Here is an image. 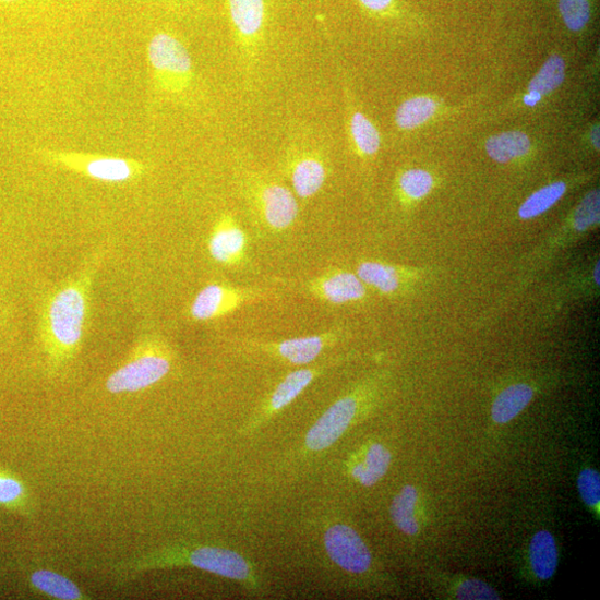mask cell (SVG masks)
I'll return each instance as SVG.
<instances>
[{"label":"cell","instance_id":"6da1fadb","mask_svg":"<svg viewBox=\"0 0 600 600\" xmlns=\"http://www.w3.org/2000/svg\"><path fill=\"white\" fill-rule=\"evenodd\" d=\"M103 256L93 257L77 276L57 288L45 303L39 337L50 374L64 370L81 349L93 279Z\"/></svg>","mask_w":600,"mask_h":600},{"label":"cell","instance_id":"7a4b0ae2","mask_svg":"<svg viewBox=\"0 0 600 600\" xmlns=\"http://www.w3.org/2000/svg\"><path fill=\"white\" fill-rule=\"evenodd\" d=\"M193 567L233 580L248 591L262 590L261 577L254 565L242 554L226 548L195 543H176L111 566L119 581L129 580L153 569Z\"/></svg>","mask_w":600,"mask_h":600},{"label":"cell","instance_id":"3957f363","mask_svg":"<svg viewBox=\"0 0 600 600\" xmlns=\"http://www.w3.org/2000/svg\"><path fill=\"white\" fill-rule=\"evenodd\" d=\"M147 59L154 93L170 100H184L196 85V72L187 45L168 32L149 40Z\"/></svg>","mask_w":600,"mask_h":600},{"label":"cell","instance_id":"277c9868","mask_svg":"<svg viewBox=\"0 0 600 600\" xmlns=\"http://www.w3.org/2000/svg\"><path fill=\"white\" fill-rule=\"evenodd\" d=\"M370 397L368 387H355L335 400L292 449L290 461L312 463L326 454L353 425Z\"/></svg>","mask_w":600,"mask_h":600},{"label":"cell","instance_id":"5b68a950","mask_svg":"<svg viewBox=\"0 0 600 600\" xmlns=\"http://www.w3.org/2000/svg\"><path fill=\"white\" fill-rule=\"evenodd\" d=\"M173 352L158 336H146L134 347L127 362L106 381L110 394H133L153 387L171 371Z\"/></svg>","mask_w":600,"mask_h":600},{"label":"cell","instance_id":"8992f818","mask_svg":"<svg viewBox=\"0 0 600 600\" xmlns=\"http://www.w3.org/2000/svg\"><path fill=\"white\" fill-rule=\"evenodd\" d=\"M39 156L48 164L64 168L106 184H125L143 178L148 166L134 158L110 155L40 149Z\"/></svg>","mask_w":600,"mask_h":600},{"label":"cell","instance_id":"52a82bcc","mask_svg":"<svg viewBox=\"0 0 600 600\" xmlns=\"http://www.w3.org/2000/svg\"><path fill=\"white\" fill-rule=\"evenodd\" d=\"M340 363L339 357H328L311 367L299 368L287 374L275 388L266 395L247 423L238 431L240 437L250 439L278 416L285 408L302 395L317 379Z\"/></svg>","mask_w":600,"mask_h":600},{"label":"cell","instance_id":"ba28073f","mask_svg":"<svg viewBox=\"0 0 600 600\" xmlns=\"http://www.w3.org/2000/svg\"><path fill=\"white\" fill-rule=\"evenodd\" d=\"M244 192L259 221L272 232H283L296 221L297 197L288 188L259 173L244 178Z\"/></svg>","mask_w":600,"mask_h":600},{"label":"cell","instance_id":"9c48e42d","mask_svg":"<svg viewBox=\"0 0 600 600\" xmlns=\"http://www.w3.org/2000/svg\"><path fill=\"white\" fill-rule=\"evenodd\" d=\"M343 337V329L333 328L277 341L243 339L238 340L236 346L244 352L267 356L284 365L303 368L314 364L323 353L339 344Z\"/></svg>","mask_w":600,"mask_h":600},{"label":"cell","instance_id":"30bf717a","mask_svg":"<svg viewBox=\"0 0 600 600\" xmlns=\"http://www.w3.org/2000/svg\"><path fill=\"white\" fill-rule=\"evenodd\" d=\"M322 547L335 567L349 575H365L373 567V556L362 536L350 525L331 519L322 521Z\"/></svg>","mask_w":600,"mask_h":600},{"label":"cell","instance_id":"8fae6325","mask_svg":"<svg viewBox=\"0 0 600 600\" xmlns=\"http://www.w3.org/2000/svg\"><path fill=\"white\" fill-rule=\"evenodd\" d=\"M233 37L249 69L254 68L265 45L267 0H227Z\"/></svg>","mask_w":600,"mask_h":600},{"label":"cell","instance_id":"7c38bea8","mask_svg":"<svg viewBox=\"0 0 600 600\" xmlns=\"http://www.w3.org/2000/svg\"><path fill=\"white\" fill-rule=\"evenodd\" d=\"M285 167L293 194L300 200L316 196L328 178L327 158L319 147L308 143L292 144L288 148Z\"/></svg>","mask_w":600,"mask_h":600},{"label":"cell","instance_id":"4fadbf2b","mask_svg":"<svg viewBox=\"0 0 600 600\" xmlns=\"http://www.w3.org/2000/svg\"><path fill=\"white\" fill-rule=\"evenodd\" d=\"M267 297L268 293L264 289L213 283L196 295L190 308V316L195 322L214 321Z\"/></svg>","mask_w":600,"mask_h":600},{"label":"cell","instance_id":"5bb4252c","mask_svg":"<svg viewBox=\"0 0 600 600\" xmlns=\"http://www.w3.org/2000/svg\"><path fill=\"white\" fill-rule=\"evenodd\" d=\"M310 295L328 305H346L359 302L367 296L365 284L357 274L341 269H328L304 283Z\"/></svg>","mask_w":600,"mask_h":600},{"label":"cell","instance_id":"9a60e30c","mask_svg":"<svg viewBox=\"0 0 600 600\" xmlns=\"http://www.w3.org/2000/svg\"><path fill=\"white\" fill-rule=\"evenodd\" d=\"M248 235L229 214H223L213 226L208 239L212 259L224 266H237L247 260Z\"/></svg>","mask_w":600,"mask_h":600},{"label":"cell","instance_id":"2e32d148","mask_svg":"<svg viewBox=\"0 0 600 600\" xmlns=\"http://www.w3.org/2000/svg\"><path fill=\"white\" fill-rule=\"evenodd\" d=\"M391 451L381 443H372L350 459L348 472L355 483L373 488L387 473L392 465Z\"/></svg>","mask_w":600,"mask_h":600},{"label":"cell","instance_id":"e0dca14e","mask_svg":"<svg viewBox=\"0 0 600 600\" xmlns=\"http://www.w3.org/2000/svg\"><path fill=\"white\" fill-rule=\"evenodd\" d=\"M0 507L25 517L35 514V502L24 479L4 468H0Z\"/></svg>","mask_w":600,"mask_h":600},{"label":"cell","instance_id":"ac0fdd59","mask_svg":"<svg viewBox=\"0 0 600 600\" xmlns=\"http://www.w3.org/2000/svg\"><path fill=\"white\" fill-rule=\"evenodd\" d=\"M31 587L38 593L58 600H84L83 591L69 577L50 569L40 568L29 576Z\"/></svg>","mask_w":600,"mask_h":600},{"label":"cell","instance_id":"d6986e66","mask_svg":"<svg viewBox=\"0 0 600 600\" xmlns=\"http://www.w3.org/2000/svg\"><path fill=\"white\" fill-rule=\"evenodd\" d=\"M530 563L535 575L542 580L552 578L559 566V551L554 536L548 530L538 531L531 539Z\"/></svg>","mask_w":600,"mask_h":600},{"label":"cell","instance_id":"ffe728a7","mask_svg":"<svg viewBox=\"0 0 600 600\" xmlns=\"http://www.w3.org/2000/svg\"><path fill=\"white\" fill-rule=\"evenodd\" d=\"M348 132L355 149L363 157L375 156L381 148V135L372 120L362 111L352 109L348 119Z\"/></svg>","mask_w":600,"mask_h":600},{"label":"cell","instance_id":"44dd1931","mask_svg":"<svg viewBox=\"0 0 600 600\" xmlns=\"http://www.w3.org/2000/svg\"><path fill=\"white\" fill-rule=\"evenodd\" d=\"M533 391L526 384H517L504 389L496 398L492 416L497 424H507L531 401Z\"/></svg>","mask_w":600,"mask_h":600},{"label":"cell","instance_id":"7402d4cb","mask_svg":"<svg viewBox=\"0 0 600 600\" xmlns=\"http://www.w3.org/2000/svg\"><path fill=\"white\" fill-rule=\"evenodd\" d=\"M357 276L367 285L379 291L392 295L399 290L401 272L392 265L381 262H363L357 268Z\"/></svg>","mask_w":600,"mask_h":600},{"label":"cell","instance_id":"603a6c76","mask_svg":"<svg viewBox=\"0 0 600 600\" xmlns=\"http://www.w3.org/2000/svg\"><path fill=\"white\" fill-rule=\"evenodd\" d=\"M418 492L407 485L394 497L391 504V517L395 526L405 535L413 536L419 532L420 527L416 517Z\"/></svg>","mask_w":600,"mask_h":600},{"label":"cell","instance_id":"cb8c5ba5","mask_svg":"<svg viewBox=\"0 0 600 600\" xmlns=\"http://www.w3.org/2000/svg\"><path fill=\"white\" fill-rule=\"evenodd\" d=\"M530 146V141L524 133L507 132L491 137L487 143V151L492 159L506 164L527 155Z\"/></svg>","mask_w":600,"mask_h":600},{"label":"cell","instance_id":"d4e9b609","mask_svg":"<svg viewBox=\"0 0 600 600\" xmlns=\"http://www.w3.org/2000/svg\"><path fill=\"white\" fill-rule=\"evenodd\" d=\"M437 103L430 97H413L404 101L395 116L400 130H415L423 125L436 112Z\"/></svg>","mask_w":600,"mask_h":600},{"label":"cell","instance_id":"484cf974","mask_svg":"<svg viewBox=\"0 0 600 600\" xmlns=\"http://www.w3.org/2000/svg\"><path fill=\"white\" fill-rule=\"evenodd\" d=\"M565 80V63L561 56L553 55L531 80L528 92L539 96L548 95L559 88Z\"/></svg>","mask_w":600,"mask_h":600},{"label":"cell","instance_id":"4316f807","mask_svg":"<svg viewBox=\"0 0 600 600\" xmlns=\"http://www.w3.org/2000/svg\"><path fill=\"white\" fill-rule=\"evenodd\" d=\"M566 184L559 182L533 193L519 208V217L528 220L552 208L566 193Z\"/></svg>","mask_w":600,"mask_h":600},{"label":"cell","instance_id":"83f0119b","mask_svg":"<svg viewBox=\"0 0 600 600\" xmlns=\"http://www.w3.org/2000/svg\"><path fill=\"white\" fill-rule=\"evenodd\" d=\"M399 190L409 200H422L434 185L433 177L423 169H409L399 177Z\"/></svg>","mask_w":600,"mask_h":600},{"label":"cell","instance_id":"f1b7e54d","mask_svg":"<svg viewBox=\"0 0 600 600\" xmlns=\"http://www.w3.org/2000/svg\"><path fill=\"white\" fill-rule=\"evenodd\" d=\"M560 11L566 26L573 32H580L590 19L588 0H560Z\"/></svg>","mask_w":600,"mask_h":600},{"label":"cell","instance_id":"f546056e","mask_svg":"<svg viewBox=\"0 0 600 600\" xmlns=\"http://www.w3.org/2000/svg\"><path fill=\"white\" fill-rule=\"evenodd\" d=\"M600 197L598 191H592L578 205L574 224L579 231L587 230L599 221Z\"/></svg>","mask_w":600,"mask_h":600},{"label":"cell","instance_id":"4dcf8cb0","mask_svg":"<svg viewBox=\"0 0 600 600\" xmlns=\"http://www.w3.org/2000/svg\"><path fill=\"white\" fill-rule=\"evenodd\" d=\"M577 485L584 503L598 511L600 503L599 472L591 468L584 469L578 476Z\"/></svg>","mask_w":600,"mask_h":600},{"label":"cell","instance_id":"1f68e13d","mask_svg":"<svg viewBox=\"0 0 600 600\" xmlns=\"http://www.w3.org/2000/svg\"><path fill=\"white\" fill-rule=\"evenodd\" d=\"M458 599H500V595L487 583L478 579L463 581L456 592Z\"/></svg>","mask_w":600,"mask_h":600},{"label":"cell","instance_id":"d6a6232c","mask_svg":"<svg viewBox=\"0 0 600 600\" xmlns=\"http://www.w3.org/2000/svg\"><path fill=\"white\" fill-rule=\"evenodd\" d=\"M365 11L377 15L387 16L395 9V0H357Z\"/></svg>","mask_w":600,"mask_h":600},{"label":"cell","instance_id":"836d02e7","mask_svg":"<svg viewBox=\"0 0 600 600\" xmlns=\"http://www.w3.org/2000/svg\"><path fill=\"white\" fill-rule=\"evenodd\" d=\"M542 99V96H539L537 94H533V93H528L525 98H524V101L527 106H535L537 103H539V100Z\"/></svg>","mask_w":600,"mask_h":600},{"label":"cell","instance_id":"e575fe53","mask_svg":"<svg viewBox=\"0 0 600 600\" xmlns=\"http://www.w3.org/2000/svg\"><path fill=\"white\" fill-rule=\"evenodd\" d=\"M591 140H592L593 146L598 149L599 148V127L598 125L591 132Z\"/></svg>","mask_w":600,"mask_h":600},{"label":"cell","instance_id":"d590c367","mask_svg":"<svg viewBox=\"0 0 600 600\" xmlns=\"http://www.w3.org/2000/svg\"><path fill=\"white\" fill-rule=\"evenodd\" d=\"M593 278L597 285H599V263L596 264L595 272H593Z\"/></svg>","mask_w":600,"mask_h":600},{"label":"cell","instance_id":"8d00e7d4","mask_svg":"<svg viewBox=\"0 0 600 600\" xmlns=\"http://www.w3.org/2000/svg\"><path fill=\"white\" fill-rule=\"evenodd\" d=\"M19 2H22V0H0V3H5V4H14Z\"/></svg>","mask_w":600,"mask_h":600}]
</instances>
